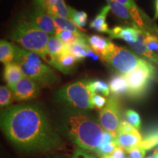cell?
I'll return each instance as SVG.
<instances>
[{
  "mask_svg": "<svg viewBox=\"0 0 158 158\" xmlns=\"http://www.w3.org/2000/svg\"><path fill=\"white\" fill-rule=\"evenodd\" d=\"M71 158H97L95 156L91 154L90 152L86 151V150L80 149H77L73 154Z\"/></svg>",
  "mask_w": 158,
  "mask_h": 158,
  "instance_id": "e575fe53",
  "label": "cell"
},
{
  "mask_svg": "<svg viewBox=\"0 0 158 158\" xmlns=\"http://www.w3.org/2000/svg\"><path fill=\"white\" fill-rule=\"evenodd\" d=\"M23 77L21 68L16 63L10 62L5 64L4 79L11 89L14 88L15 84Z\"/></svg>",
  "mask_w": 158,
  "mask_h": 158,
  "instance_id": "9a60e30c",
  "label": "cell"
},
{
  "mask_svg": "<svg viewBox=\"0 0 158 158\" xmlns=\"http://www.w3.org/2000/svg\"><path fill=\"white\" fill-rule=\"evenodd\" d=\"M91 102H92V105L94 108L102 110L107 103V100L105 97L99 94H92Z\"/></svg>",
  "mask_w": 158,
  "mask_h": 158,
  "instance_id": "d6a6232c",
  "label": "cell"
},
{
  "mask_svg": "<svg viewBox=\"0 0 158 158\" xmlns=\"http://www.w3.org/2000/svg\"><path fill=\"white\" fill-rule=\"evenodd\" d=\"M86 41H88V39L81 40L73 44L67 45V51L73 54L78 59V61H81L87 57L86 51L89 45Z\"/></svg>",
  "mask_w": 158,
  "mask_h": 158,
  "instance_id": "7402d4cb",
  "label": "cell"
},
{
  "mask_svg": "<svg viewBox=\"0 0 158 158\" xmlns=\"http://www.w3.org/2000/svg\"><path fill=\"white\" fill-rule=\"evenodd\" d=\"M10 38L25 50L41 56L47 51L49 36L28 20H21L11 29Z\"/></svg>",
  "mask_w": 158,
  "mask_h": 158,
  "instance_id": "277c9868",
  "label": "cell"
},
{
  "mask_svg": "<svg viewBox=\"0 0 158 158\" xmlns=\"http://www.w3.org/2000/svg\"><path fill=\"white\" fill-rule=\"evenodd\" d=\"M56 35L66 45L73 44L79 40L86 39V36L84 32L76 33L70 31L62 30V29H56Z\"/></svg>",
  "mask_w": 158,
  "mask_h": 158,
  "instance_id": "cb8c5ba5",
  "label": "cell"
},
{
  "mask_svg": "<svg viewBox=\"0 0 158 158\" xmlns=\"http://www.w3.org/2000/svg\"><path fill=\"white\" fill-rule=\"evenodd\" d=\"M116 141L118 147L128 152L141 145L142 135L138 130L131 125L129 122L122 121L118 129Z\"/></svg>",
  "mask_w": 158,
  "mask_h": 158,
  "instance_id": "9c48e42d",
  "label": "cell"
},
{
  "mask_svg": "<svg viewBox=\"0 0 158 158\" xmlns=\"http://www.w3.org/2000/svg\"><path fill=\"white\" fill-rule=\"evenodd\" d=\"M15 46L8 41L2 40L0 42V61L3 64L14 62Z\"/></svg>",
  "mask_w": 158,
  "mask_h": 158,
  "instance_id": "ffe728a7",
  "label": "cell"
},
{
  "mask_svg": "<svg viewBox=\"0 0 158 158\" xmlns=\"http://www.w3.org/2000/svg\"><path fill=\"white\" fill-rule=\"evenodd\" d=\"M34 2H35V5L36 6V7L45 12V0H34Z\"/></svg>",
  "mask_w": 158,
  "mask_h": 158,
  "instance_id": "8d00e7d4",
  "label": "cell"
},
{
  "mask_svg": "<svg viewBox=\"0 0 158 158\" xmlns=\"http://www.w3.org/2000/svg\"><path fill=\"white\" fill-rule=\"evenodd\" d=\"M101 158H111L110 155H103L101 156Z\"/></svg>",
  "mask_w": 158,
  "mask_h": 158,
  "instance_id": "ab89813d",
  "label": "cell"
},
{
  "mask_svg": "<svg viewBox=\"0 0 158 158\" xmlns=\"http://www.w3.org/2000/svg\"><path fill=\"white\" fill-rule=\"evenodd\" d=\"M53 19L56 26V29H62V30L70 31L76 33H83L84 31L81 30L77 26L73 23L72 20L63 18L58 15H53Z\"/></svg>",
  "mask_w": 158,
  "mask_h": 158,
  "instance_id": "4316f807",
  "label": "cell"
},
{
  "mask_svg": "<svg viewBox=\"0 0 158 158\" xmlns=\"http://www.w3.org/2000/svg\"><path fill=\"white\" fill-rule=\"evenodd\" d=\"M157 155H158V152H157Z\"/></svg>",
  "mask_w": 158,
  "mask_h": 158,
  "instance_id": "60d3db41",
  "label": "cell"
},
{
  "mask_svg": "<svg viewBox=\"0 0 158 158\" xmlns=\"http://www.w3.org/2000/svg\"><path fill=\"white\" fill-rule=\"evenodd\" d=\"M155 75V68L151 63L147 62L127 75H124L128 84V94L132 98H138L143 95L150 81Z\"/></svg>",
  "mask_w": 158,
  "mask_h": 158,
  "instance_id": "52a82bcc",
  "label": "cell"
},
{
  "mask_svg": "<svg viewBox=\"0 0 158 158\" xmlns=\"http://www.w3.org/2000/svg\"><path fill=\"white\" fill-rule=\"evenodd\" d=\"M13 91L8 86H1L0 87V106L1 108L7 107L13 101Z\"/></svg>",
  "mask_w": 158,
  "mask_h": 158,
  "instance_id": "f1b7e54d",
  "label": "cell"
},
{
  "mask_svg": "<svg viewBox=\"0 0 158 158\" xmlns=\"http://www.w3.org/2000/svg\"><path fill=\"white\" fill-rule=\"evenodd\" d=\"M1 127L7 139L21 152H51L64 147L62 138L38 105H18L3 110Z\"/></svg>",
  "mask_w": 158,
  "mask_h": 158,
  "instance_id": "6da1fadb",
  "label": "cell"
},
{
  "mask_svg": "<svg viewBox=\"0 0 158 158\" xmlns=\"http://www.w3.org/2000/svg\"><path fill=\"white\" fill-rule=\"evenodd\" d=\"M143 33V31L137 27H129L117 26L110 29L109 35L110 38L122 39L129 44H132L137 42Z\"/></svg>",
  "mask_w": 158,
  "mask_h": 158,
  "instance_id": "7c38bea8",
  "label": "cell"
},
{
  "mask_svg": "<svg viewBox=\"0 0 158 158\" xmlns=\"http://www.w3.org/2000/svg\"><path fill=\"white\" fill-rule=\"evenodd\" d=\"M88 43L93 51L105 61L114 48V44L110 40L103 37L94 35L88 38Z\"/></svg>",
  "mask_w": 158,
  "mask_h": 158,
  "instance_id": "4fadbf2b",
  "label": "cell"
},
{
  "mask_svg": "<svg viewBox=\"0 0 158 158\" xmlns=\"http://www.w3.org/2000/svg\"><path fill=\"white\" fill-rule=\"evenodd\" d=\"M118 147L117 141H114L110 143L105 144V145H102L99 147V149L97 152V153L101 157L103 155H110L114 152V150Z\"/></svg>",
  "mask_w": 158,
  "mask_h": 158,
  "instance_id": "1f68e13d",
  "label": "cell"
},
{
  "mask_svg": "<svg viewBox=\"0 0 158 158\" xmlns=\"http://www.w3.org/2000/svg\"><path fill=\"white\" fill-rule=\"evenodd\" d=\"M158 146V125L152 127L142 136V141L140 147L146 151L152 149Z\"/></svg>",
  "mask_w": 158,
  "mask_h": 158,
  "instance_id": "44dd1931",
  "label": "cell"
},
{
  "mask_svg": "<svg viewBox=\"0 0 158 158\" xmlns=\"http://www.w3.org/2000/svg\"><path fill=\"white\" fill-rule=\"evenodd\" d=\"M89 89L92 94H101L105 97L110 95L109 85L104 81L94 79V80H85Z\"/></svg>",
  "mask_w": 158,
  "mask_h": 158,
  "instance_id": "d4e9b609",
  "label": "cell"
},
{
  "mask_svg": "<svg viewBox=\"0 0 158 158\" xmlns=\"http://www.w3.org/2000/svg\"><path fill=\"white\" fill-rule=\"evenodd\" d=\"M59 130L80 149L95 152L106 131L95 119L77 109L65 110Z\"/></svg>",
  "mask_w": 158,
  "mask_h": 158,
  "instance_id": "7a4b0ae2",
  "label": "cell"
},
{
  "mask_svg": "<svg viewBox=\"0 0 158 158\" xmlns=\"http://www.w3.org/2000/svg\"><path fill=\"white\" fill-rule=\"evenodd\" d=\"M125 116L127 119V122H129L131 125H133L134 127L136 128V129H139L140 127H141V120L139 114H138L137 112L133 110L129 109L126 111Z\"/></svg>",
  "mask_w": 158,
  "mask_h": 158,
  "instance_id": "4dcf8cb0",
  "label": "cell"
},
{
  "mask_svg": "<svg viewBox=\"0 0 158 158\" xmlns=\"http://www.w3.org/2000/svg\"><path fill=\"white\" fill-rule=\"evenodd\" d=\"M28 21L43 32L50 35H56V26L54 19L42 10L35 7L29 15Z\"/></svg>",
  "mask_w": 158,
  "mask_h": 158,
  "instance_id": "8fae6325",
  "label": "cell"
},
{
  "mask_svg": "<svg viewBox=\"0 0 158 158\" xmlns=\"http://www.w3.org/2000/svg\"><path fill=\"white\" fill-rule=\"evenodd\" d=\"M92 93L85 80L78 81L61 88L56 94V100L80 110L94 109L91 102Z\"/></svg>",
  "mask_w": 158,
  "mask_h": 158,
  "instance_id": "5b68a950",
  "label": "cell"
},
{
  "mask_svg": "<svg viewBox=\"0 0 158 158\" xmlns=\"http://www.w3.org/2000/svg\"><path fill=\"white\" fill-rule=\"evenodd\" d=\"M67 51V45L56 35L49 37L47 44V52L54 56H59Z\"/></svg>",
  "mask_w": 158,
  "mask_h": 158,
  "instance_id": "484cf974",
  "label": "cell"
},
{
  "mask_svg": "<svg viewBox=\"0 0 158 158\" xmlns=\"http://www.w3.org/2000/svg\"><path fill=\"white\" fill-rule=\"evenodd\" d=\"M146 152L147 151L145 149L139 146V147L133 148L127 152L129 155V158H144Z\"/></svg>",
  "mask_w": 158,
  "mask_h": 158,
  "instance_id": "836d02e7",
  "label": "cell"
},
{
  "mask_svg": "<svg viewBox=\"0 0 158 158\" xmlns=\"http://www.w3.org/2000/svg\"><path fill=\"white\" fill-rule=\"evenodd\" d=\"M118 73L127 75L147 62L133 52L114 44L111 52L105 59Z\"/></svg>",
  "mask_w": 158,
  "mask_h": 158,
  "instance_id": "8992f818",
  "label": "cell"
},
{
  "mask_svg": "<svg viewBox=\"0 0 158 158\" xmlns=\"http://www.w3.org/2000/svg\"><path fill=\"white\" fill-rule=\"evenodd\" d=\"M109 87L112 95L120 97L128 94V84L124 75H114L109 80Z\"/></svg>",
  "mask_w": 158,
  "mask_h": 158,
  "instance_id": "2e32d148",
  "label": "cell"
},
{
  "mask_svg": "<svg viewBox=\"0 0 158 158\" xmlns=\"http://www.w3.org/2000/svg\"><path fill=\"white\" fill-rule=\"evenodd\" d=\"M117 1L127 7L136 27L141 29L142 31H143L144 29L146 28L145 23H144L143 18H142L141 12L138 9L135 1L134 0H117Z\"/></svg>",
  "mask_w": 158,
  "mask_h": 158,
  "instance_id": "ac0fdd59",
  "label": "cell"
},
{
  "mask_svg": "<svg viewBox=\"0 0 158 158\" xmlns=\"http://www.w3.org/2000/svg\"><path fill=\"white\" fill-rule=\"evenodd\" d=\"M77 62L78 59H76V57L70 52L66 51L62 54L55 56L51 66L66 74L73 69Z\"/></svg>",
  "mask_w": 158,
  "mask_h": 158,
  "instance_id": "5bb4252c",
  "label": "cell"
},
{
  "mask_svg": "<svg viewBox=\"0 0 158 158\" xmlns=\"http://www.w3.org/2000/svg\"><path fill=\"white\" fill-rule=\"evenodd\" d=\"M124 150L122 149L121 147H118L114 150L113 153L110 155L111 158H125V154H124Z\"/></svg>",
  "mask_w": 158,
  "mask_h": 158,
  "instance_id": "d590c367",
  "label": "cell"
},
{
  "mask_svg": "<svg viewBox=\"0 0 158 158\" xmlns=\"http://www.w3.org/2000/svg\"><path fill=\"white\" fill-rule=\"evenodd\" d=\"M143 35L144 31L143 34L141 35V36L140 37V38L138 39V40L135 43H132V44H129L130 46L131 47V48L135 51V52L138 53V54L141 55V56H145L146 58H147L149 60L151 61L154 63L158 64V56L155 54V52L149 50V48L146 46L145 43L143 42Z\"/></svg>",
  "mask_w": 158,
  "mask_h": 158,
  "instance_id": "d6986e66",
  "label": "cell"
},
{
  "mask_svg": "<svg viewBox=\"0 0 158 158\" xmlns=\"http://www.w3.org/2000/svg\"><path fill=\"white\" fill-rule=\"evenodd\" d=\"M38 84L30 78L23 77L12 89L15 100L18 101L30 100L36 98L40 92Z\"/></svg>",
  "mask_w": 158,
  "mask_h": 158,
  "instance_id": "30bf717a",
  "label": "cell"
},
{
  "mask_svg": "<svg viewBox=\"0 0 158 158\" xmlns=\"http://www.w3.org/2000/svg\"><path fill=\"white\" fill-rule=\"evenodd\" d=\"M69 13H70V19L73 21V23L84 32L86 30L84 27L87 22V14L84 11H78L76 9L68 7Z\"/></svg>",
  "mask_w": 158,
  "mask_h": 158,
  "instance_id": "83f0119b",
  "label": "cell"
},
{
  "mask_svg": "<svg viewBox=\"0 0 158 158\" xmlns=\"http://www.w3.org/2000/svg\"><path fill=\"white\" fill-rule=\"evenodd\" d=\"M155 19H158V0H156L155 2Z\"/></svg>",
  "mask_w": 158,
  "mask_h": 158,
  "instance_id": "74e56055",
  "label": "cell"
},
{
  "mask_svg": "<svg viewBox=\"0 0 158 158\" xmlns=\"http://www.w3.org/2000/svg\"><path fill=\"white\" fill-rule=\"evenodd\" d=\"M147 158H158V155H157V153H155L152 155V156H150V157H147Z\"/></svg>",
  "mask_w": 158,
  "mask_h": 158,
  "instance_id": "f35d334b",
  "label": "cell"
},
{
  "mask_svg": "<svg viewBox=\"0 0 158 158\" xmlns=\"http://www.w3.org/2000/svg\"><path fill=\"white\" fill-rule=\"evenodd\" d=\"M143 42L146 46L153 52L158 51V37L148 32H144Z\"/></svg>",
  "mask_w": 158,
  "mask_h": 158,
  "instance_id": "f546056e",
  "label": "cell"
},
{
  "mask_svg": "<svg viewBox=\"0 0 158 158\" xmlns=\"http://www.w3.org/2000/svg\"><path fill=\"white\" fill-rule=\"evenodd\" d=\"M106 1H107L108 5H109L110 10H112V12L118 18H119L122 20H124L126 22L130 21H133L129 10L125 6L118 2L117 0H106Z\"/></svg>",
  "mask_w": 158,
  "mask_h": 158,
  "instance_id": "603a6c76",
  "label": "cell"
},
{
  "mask_svg": "<svg viewBox=\"0 0 158 158\" xmlns=\"http://www.w3.org/2000/svg\"><path fill=\"white\" fill-rule=\"evenodd\" d=\"M20 66L23 76L36 82L40 86H50L59 82L54 71L43 62L36 53L15 46L14 62Z\"/></svg>",
  "mask_w": 158,
  "mask_h": 158,
  "instance_id": "3957f363",
  "label": "cell"
},
{
  "mask_svg": "<svg viewBox=\"0 0 158 158\" xmlns=\"http://www.w3.org/2000/svg\"><path fill=\"white\" fill-rule=\"evenodd\" d=\"M109 10H110L109 5H106L102 7L100 13L91 21L89 24L91 28L99 31V32L109 34L110 29L108 28V23H106V16H107Z\"/></svg>",
  "mask_w": 158,
  "mask_h": 158,
  "instance_id": "e0dca14e",
  "label": "cell"
},
{
  "mask_svg": "<svg viewBox=\"0 0 158 158\" xmlns=\"http://www.w3.org/2000/svg\"><path fill=\"white\" fill-rule=\"evenodd\" d=\"M122 122L118 97L110 96L107 103L99 114V122L106 132L116 139Z\"/></svg>",
  "mask_w": 158,
  "mask_h": 158,
  "instance_id": "ba28073f",
  "label": "cell"
}]
</instances>
